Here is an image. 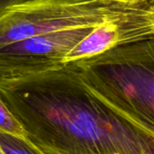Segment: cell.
Segmentation results:
<instances>
[{
  "instance_id": "6da1fadb",
  "label": "cell",
  "mask_w": 154,
  "mask_h": 154,
  "mask_svg": "<svg viewBox=\"0 0 154 154\" xmlns=\"http://www.w3.org/2000/svg\"><path fill=\"white\" fill-rule=\"evenodd\" d=\"M0 102L42 154H154V134L97 96L75 62L0 80Z\"/></svg>"
},
{
  "instance_id": "7a4b0ae2",
  "label": "cell",
  "mask_w": 154,
  "mask_h": 154,
  "mask_svg": "<svg viewBox=\"0 0 154 154\" xmlns=\"http://www.w3.org/2000/svg\"><path fill=\"white\" fill-rule=\"evenodd\" d=\"M75 63L97 96L154 134V38Z\"/></svg>"
},
{
  "instance_id": "3957f363",
  "label": "cell",
  "mask_w": 154,
  "mask_h": 154,
  "mask_svg": "<svg viewBox=\"0 0 154 154\" xmlns=\"http://www.w3.org/2000/svg\"><path fill=\"white\" fill-rule=\"evenodd\" d=\"M152 9L149 2L125 5L111 0H30L0 10V47L48 32L96 28Z\"/></svg>"
},
{
  "instance_id": "277c9868",
  "label": "cell",
  "mask_w": 154,
  "mask_h": 154,
  "mask_svg": "<svg viewBox=\"0 0 154 154\" xmlns=\"http://www.w3.org/2000/svg\"><path fill=\"white\" fill-rule=\"evenodd\" d=\"M93 29L48 32L0 47V80L42 73L64 64L68 53Z\"/></svg>"
},
{
  "instance_id": "5b68a950",
  "label": "cell",
  "mask_w": 154,
  "mask_h": 154,
  "mask_svg": "<svg viewBox=\"0 0 154 154\" xmlns=\"http://www.w3.org/2000/svg\"><path fill=\"white\" fill-rule=\"evenodd\" d=\"M0 152L3 154H42L26 138L0 132Z\"/></svg>"
},
{
  "instance_id": "8992f818",
  "label": "cell",
  "mask_w": 154,
  "mask_h": 154,
  "mask_svg": "<svg viewBox=\"0 0 154 154\" xmlns=\"http://www.w3.org/2000/svg\"><path fill=\"white\" fill-rule=\"evenodd\" d=\"M0 132L14 135L21 138H26V133L11 111L0 102Z\"/></svg>"
},
{
  "instance_id": "52a82bcc",
  "label": "cell",
  "mask_w": 154,
  "mask_h": 154,
  "mask_svg": "<svg viewBox=\"0 0 154 154\" xmlns=\"http://www.w3.org/2000/svg\"><path fill=\"white\" fill-rule=\"evenodd\" d=\"M26 1H30V0H0V10L5 7L11 6V5H14L26 2Z\"/></svg>"
},
{
  "instance_id": "ba28073f",
  "label": "cell",
  "mask_w": 154,
  "mask_h": 154,
  "mask_svg": "<svg viewBox=\"0 0 154 154\" xmlns=\"http://www.w3.org/2000/svg\"><path fill=\"white\" fill-rule=\"evenodd\" d=\"M111 1L120 4H125V5H140L148 2V0H111Z\"/></svg>"
},
{
  "instance_id": "9c48e42d",
  "label": "cell",
  "mask_w": 154,
  "mask_h": 154,
  "mask_svg": "<svg viewBox=\"0 0 154 154\" xmlns=\"http://www.w3.org/2000/svg\"><path fill=\"white\" fill-rule=\"evenodd\" d=\"M148 2H149L151 5H154V0H148Z\"/></svg>"
},
{
  "instance_id": "30bf717a",
  "label": "cell",
  "mask_w": 154,
  "mask_h": 154,
  "mask_svg": "<svg viewBox=\"0 0 154 154\" xmlns=\"http://www.w3.org/2000/svg\"><path fill=\"white\" fill-rule=\"evenodd\" d=\"M152 5V6H153V8H154V5Z\"/></svg>"
},
{
  "instance_id": "8fae6325",
  "label": "cell",
  "mask_w": 154,
  "mask_h": 154,
  "mask_svg": "<svg viewBox=\"0 0 154 154\" xmlns=\"http://www.w3.org/2000/svg\"><path fill=\"white\" fill-rule=\"evenodd\" d=\"M1 154H3V153H1Z\"/></svg>"
}]
</instances>
